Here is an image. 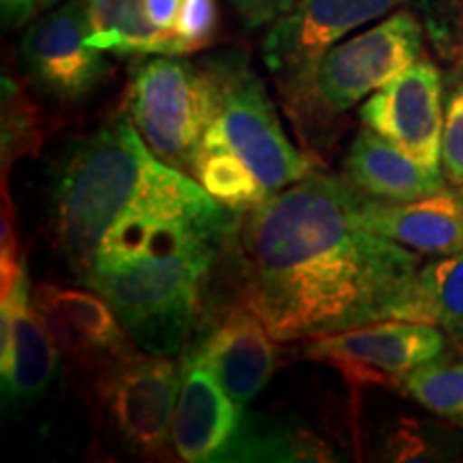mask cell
I'll use <instances>...</instances> for the list:
<instances>
[{
  "mask_svg": "<svg viewBox=\"0 0 463 463\" xmlns=\"http://www.w3.org/2000/svg\"><path fill=\"white\" fill-rule=\"evenodd\" d=\"M58 347L45 333L31 300L26 266L0 303V373L11 402H34L58 369Z\"/></svg>",
  "mask_w": 463,
  "mask_h": 463,
  "instance_id": "9a60e30c",
  "label": "cell"
},
{
  "mask_svg": "<svg viewBox=\"0 0 463 463\" xmlns=\"http://www.w3.org/2000/svg\"><path fill=\"white\" fill-rule=\"evenodd\" d=\"M273 341L264 322L239 303L183 354L204 363L234 403L245 408L273 378L277 363Z\"/></svg>",
  "mask_w": 463,
  "mask_h": 463,
  "instance_id": "4fadbf2b",
  "label": "cell"
},
{
  "mask_svg": "<svg viewBox=\"0 0 463 463\" xmlns=\"http://www.w3.org/2000/svg\"><path fill=\"white\" fill-rule=\"evenodd\" d=\"M0 9H3V24L5 28H20L37 11V0H0Z\"/></svg>",
  "mask_w": 463,
  "mask_h": 463,
  "instance_id": "83f0119b",
  "label": "cell"
},
{
  "mask_svg": "<svg viewBox=\"0 0 463 463\" xmlns=\"http://www.w3.org/2000/svg\"><path fill=\"white\" fill-rule=\"evenodd\" d=\"M146 14L155 26L161 31H174L181 15L183 0H144Z\"/></svg>",
  "mask_w": 463,
  "mask_h": 463,
  "instance_id": "4316f807",
  "label": "cell"
},
{
  "mask_svg": "<svg viewBox=\"0 0 463 463\" xmlns=\"http://www.w3.org/2000/svg\"><path fill=\"white\" fill-rule=\"evenodd\" d=\"M422 24L397 11L380 24L333 45L317 62L305 90L286 108L298 136L320 144L339 114L367 99L419 61Z\"/></svg>",
  "mask_w": 463,
  "mask_h": 463,
  "instance_id": "277c9868",
  "label": "cell"
},
{
  "mask_svg": "<svg viewBox=\"0 0 463 463\" xmlns=\"http://www.w3.org/2000/svg\"><path fill=\"white\" fill-rule=\"evenodd\" d=\"M389 320L439 326L463 354V251L420 269L392 305Z\"/></svg>",
  "mask_w": 463,
  "mask_h": 463,
  "instance_id": "d6986e66",
  "label": "cell"
},
{
  "mask_svg": "<svg viewBox=\"0 0 463 463\" xmlns=\"http://www.w3.org/2000/svg\"><path fill=\"white\" fill-rule=\"evenodd\" d=\"M236 219L194 176L157 159L78 279L112 305L140 350L181 354L194 344L206 283Z\"/></svg>",
  "mask_w": 463,
  "mask_h": 463,
  "instance_id": "7a4b0ae2",
  "label": "cell"
},
{
  "mask_svg": "<svg viewBox=\"0 0 463 463\" xmlns=\"http://www.w3.org/2000/svg\"><path fill=\"white\" fill-rule=\"evenodd\" d=\"M442 101L439 69L431 61H416L375 90L358 109V118L419 164L442 172Z\"/></svg>",
  "mask_w": 463,
  "mask_h": 463,
  "instance_id": "8fae6325",
  "label": "cell"
},
{
  "mask_svg": "<svg viewBox=\"0 0 463 463\" xmlns=\"http://www.w3.org/2000/svg\"><path fill=\"white\" fill-rule=\"evenodd\" d=\"M228 3L234 7L242 26L258 31V28L273 26L279 17L292 11L298 0H228Z\"/></svg>",
  "mask_w": 463,
  "mask_h": 463,
  "instance_id": "484cf974",
  "label": "cell"
},
{
  "mask_svg": "<svg viewBox=\"0 0 463 463\" xmlns=\"http://www.w3.org/2000/svg\"><path fill=\"white\" fill-rule=\"evenodd\" d=\"M447 335L439 326L422 322L382 320L350 331L317 337L305 356L326 363L350 386H392L420 364L442 356Z\"/></svg>",
  "mask_w": 463,
  "mask_h": 463,
  "instance_id": "9c48e42d",
  "label": "cell"
},
{
  "mask_svg": "<svg viewBox=\"0 0 463 463\" xmlns=\"http://www.w3.org/2000/svg\"><path fill=\"white\" fill-rule=\"evenodd\" d=\"M157 157L120 109L67 161L54 191L52 230L75 277L90 264L101 236L142 189Z\"/></svg>",
  "mask_w": 463,
  "mask_h": 463,
  "instance_id": "3957f363",
  "label": "cell"
},
{
  "mask_svg": "<svg viewBox=\"0 0 463 463\" xmlns=\"http://www.w3.org/2000/svg\"><path fill=\"white\" fill-rule=\"evenodd\" d=\"M189 176L202 184L208 195L234 213H247L262 204L270 194L256 174L239 159L215 125H208Z\"/></svg>",
  "mask_w": 463,
  "mask_h": 463,
  "instance_id": "ffe728a7",
  "label": "cell"
},
{
  "mask_svg": "<svg viewBox=\"0 0 463 463\" xmlns=\"http://www.w3.org/2000/svg\"><path fill=\"white\" fill-rule=\"evenodd\" d=\"M345 176L309 172L236 219L239 303L281 344L389 320L420 253L367 230Z\"/></svg>",
  "mask_w": 463,
  "mask_h": 463,
  "instance_id": "6da1fadb",
  "label": "cell"
},
{
  "mask_svg": "<svg viewBox=\"0 0 463 463\" xmlns=\"http://www.w3.org/2000/svg\"><path fill=\"white\" fill-rule=\"evenodd\" d=\"M405 0H298L279 17L262 43V61L275 75L283 106L305 90L320 58L369 22L380 20Z\"/></svg>",
  "mask_w": 463,
  "mask_h": 463,
  "instance_id": "ba28073f",
  "label": "cell"
},
{
  "mask_svg": "<svg viewBox=\"0 0 463 463\" xmlns=\"http://www.w3.org/2000/svg\"><path fill=\"white\" fill-rule=\"evenodd\" d=\"M31 300L58 350L86 369L97 372L137 347L112 305L95 289L37 283Z\"/></svg>",
  "mask_w": 463,
  "mask_h": 463,
  "instance_id": "7c38bea8",
  "label": "cell"
},
{
  "mask_svg": "<svg viewBox=\"0 0 463 463\" xmlns=\"http://www.w3.org/2000/svg\"><path fill=\"white\" fill-rule=\"evenodd\" d=\"M26 264L20 262V247H17V232L14 222V211L7 198V184L3 183V234H0V289L7 292L14 286L17 275Z\"/></svg>",
  "mask_w": 463,
  "mask_h": 463,
  "instance_id": "d4e9b609",
  "label": "cell"
},
{
  "mask_svg": "<svg viewBox=\"0 0 463 463\" xmlns=\"http://www.w3.org/2000/svg\"><path fill=\"white\" fill-rule=\"evenodd\" d=\"M89 42L114 56H184L195 52L176 31L150 22L144 0H84Z\"/></svg>",
  "mask_w": 463,
  "mask_h": 463,
  "instance_id": "ac0fdd59",
  "label": "cell"
},
{
  "mask_svg": "<svg viewBox=\"0 0 463 463\" xmlns=\"http://www.w3.org/2000/svg\"><path fill=\"white\" fill-rule=\"evenodd\" d=\"M125 112L164 164L191 174L200 142L215 116V92L202 62L153 56L133 69Z\"/></svg>",
  "mask_w": 463,
  "mask_h": 463,
  "instance_id": "8992f818",
  "label": "cell"
},
{
  "mask_svg": "<svg viewBox=\"0 0 463 463\" xmlns=\"http://www.w3.org/2000/svg\"><path fill=\"white\" fill-rule=\"evenodd\" d=\"M172 444L183 461H223L242 427V408L198 358L183 354Z\"/></svg>",
  "mask_w": 463,
  "mask_h": 463,
  "instance_id": "5bb4252c",
  "label": "cell"
},
{
  "mask_svg": "<svg viewBox=\"0 0 463 463\" xmlns=\"http://www.w3.org/2000/svg\"><path fill=\"white\" fill-rule=\"evenodd\" d=\"M403 389L430 412L463 422V361L433 358L403 380Z\"/></svg>",
  "mask_w": 463,
  "mask_h": 463,
  "instance_id": "44dd1931",
  "label": "cell"
},
{
  "mask_svg": "<svg viewBox=\"0 0 463 463\" xmlns=\"http://www.w3.org/2000/svg\"><path fill=\"white\" fill-rule=\"evenodd\" d=\"M344 176L367 198L392 204L430 198L447 189L442 172L419 164L369 127L356 133L347 150Z\"/></svg>",
  "mask_w": 463,
  "mask_h": 463,
  "instance_id": "e0dca14e",
  "label": "cell"
},
{
  "mask_svg": "<svg viewBox=\"0 0 463 463\" xmlns=\"http://www.w3.org/2000/svg\"><path fill=\"white\" fill-rule=\"evenodd\" d=\"M202 65L215 92L211 123L270 195L314 172V161L289 142L262 78L241 52L208 56Z\"/></svg>",
  "mask_w": 463,
  "mask_h": 463,
  "instance_id": "5b68a950",
  "label": "cell"
},
{
  "mask_svg": "<svg viewBox=\"0 0 463 463\" xmlns=\"http://www.w3.org/2000/svg\"><path fill=\"white\" fill-rule=\"evenodd\" d=\"M181 378V363L140 347L95 372L103 420L133 453L157 455L172 442Z\"/></svg>",
  "mask_w": 463,
  "mask_h": 463,
  "instance_id": "52a82bcc",
  "label": "cell"
},
{
  "mask_svg": "<svg viewBox=\"0 0 463 463\" xmlns=\"http://www.w3.org/2000/svg\"><path fill=\"white\" fill-rule=\"evenodd\" d=\"M217 28V3L215 0H183L181 15L176 22V34L198 52L211 43Z\"/></svg>",
  "mask_w": 463,
  "mask_h": 463,
  "instance_id": "cb8c5ba5",
  "label": "cell"
},
{
  "mask_svg": "<svg viewBox=\"0 0 463 463\" xmlns=\"http://www.w3.org/2000/svg\"><path fill=\"white\" fill-rule=\"evenodd\" d=\"M436 11L447 22V28L444 31H450V28L461 26L463 28V0H436Z\"/></svg>",
  "mask_w": 463,
  "mask_h": 463,
  "instance_id": "f1b7e54d",
  "label": "cell"
},
{
  "mask_svg": "<svg viewBox=\"0 0 463 463\" xmlns=\"http://www.w3.org/2000/svg\"><path fill=\"white\" fill-rule=\"evenodd\" d=\"M442 170L453 187H463V71L450 80L444 103Z\"/></svg>",
  "mask_w": 463,
  "mask_h": 463,
  "instance_id": "603a6c76",
  "label": "cell"
},
{
  "mask_svg": "<svg viewBox=\"0 0 463 463\" xmlns=\"http://www.w3.org/2000/svg\"><path fill=\"white\" fill-rule=\"evenodd\" d=\"M39 131L34 109L26 97L17 90L11 80H3V178L7 167L20 155H33L37 150Z\"/></svg>",
  "mask_w": 463,
  "mask_h": 463,
  "instance_id": "7402d4cb",
  "label": "cell"
},
{
  "mask_svg": "<svg viewBox=\"0 0 463 463\" xmlns=\"http://www.w3.org/2000/svg\"><path fill=\"white\" fill-rule=\"evenodd\" d=\"M56 5H61V0H37V7L42 11H50L54 9Z\"/></svg>",
  "mask_w": 463,
  "mask_h": 463,
  "instance_id": "f546056e",
  "label": "cell"
},
{
  "mask_svg": "<svg viewBox=\"0 0 463 463\" xmlns=\"http://www.w3.org/2000/svg\"><path fill=\"white\" fill-rule=\"evenodd\" d=\"M84 0H65L45 11L28 28L22 61L28 78L58 101H80L99 86L109 71L106 52L90 45Z\"/></svg>",
  "mask_w": 463,
  "mask_h": 463,
  "instance_id": "30bf717a",
  "label": "cell"
},
{
  "mask_svg": "<svg viewBox=\"0 0 463 463\" xmlns=\"http://www.w3.org/2000/svg\"><path fill=\"white\" fill-rule=\"evenodd\" d=\"M358 219L367 230L416 253L444 258L463 251V187L403 204L363 195Z\"/></svg>",
  "mask_w": 463,
  "mask_h": 463,
  "instance_id": "2e32d148",
  "label": "cell"
}]
</instances>
